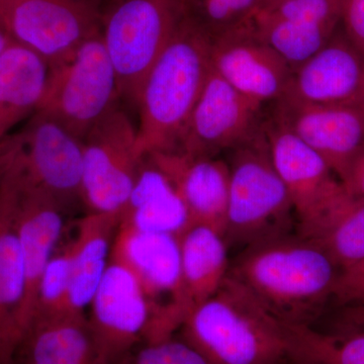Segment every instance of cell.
Listing matches in <instances>:
<instances>
[{
  "label": "cell",
  "mask_w": 364,
  "mask_h": 364,
  "mask_svg": "<svg viewBox=\"0 0 364 364\" xmlns=\"http://www.w3.org/2000/svg\"><path fill=\"white\" fill-rule=\"evenodd\" d=\"M212 38L188 16L144 80L136 111L143 156L174 151L210 71Z\"/></svg>",
  "instance_id": "cell-1"
},
{
  "label": "cell",
  "mask_w": 364,
  "mask_h": 364,
  "mask_svg": "<svg viewBox=\"0 0 364 364\" xmlns=\"http://www.w3.org/2000/svg\"><path fill=\"white\" fill-rule=\"evenodd\" d=\"M182 336L212 364H286L291 359L287 326L238 280L227 275L191 311Z\"/></svg>",
  "instance_id": "cell-2"
},
{
  "label": "cell",
  "mask_w": 364,
  "mask_h": 364,
  "mask_svg": "<svg viewBox=\"0 0 364 364\" xmlns=\"http://www.w3.org/2000/svg\"><path fill=\"white\" fill-rule=\"evenodd\" d=\"M339 272L316 244L284 236L249 246L228 275L284 323L310 325L316 309L331 298Z\"/></svg>",
  "instance_id": "cell-3"
},
{
  "label": "cell",
  "mask_w": 364,
  "mask_h": 364,
  "mask_svg": "<svg viewBox=\"0 0 364 364\" xmlns=\"http://www.w3.org/2000/svg\"><path fill=\"white\" fill-rule=\"evenodd\" d=\"M231 151L227 244L249 247L286 236L294 215L293 203L273 165L263 124L253 138Z\"/></svg>",
  "instance_id": "cell-4"
},
{
  "label": "cell",
  "mask_w": 364,
  "mask_h": 364,
  "mask_svg": "<svg viewBox=\"0 0 364 364\" xmlns=\"http://www.w3.org/2000/svg\"><path fill=\"white\" fill-rule=\"evenodd\" d=\"M186 16V0H111L100 14L121 100L135 111L148 72Z\"/></svg>",
  "instance_id": "cell-5"
},
{
  "label": "cell",
  "mask_w": 364,
  "mask_h": 364,
  "mask_svg": "<svg viewBox=\"0 0 364 364\" xmlns=\"http://www.w3.org/2000/svg\"><path fill=\"white\" fill-rule=\"evenodd\" d=\"M121 102L116 70L100 31L66 58L50 65L39 112L83 140Z\"/></svg>",
  "instance_id": "cell-6"
},
{
  "label": "cell",
  "mask_w": 364,
  "mask_h": 364,
  "mask_svg": "<svg viewBox=\"0 0 364 364\" xmlns=\"http://www.w3.org/2000/svg\"><path fill=\"white\" fill-rule=\"evenodd\" d=\"M111 257L135 275L149 303L151 322L144 343L173 337L186 321L179 237L138 231L119 223Z\"/></svg>",
  "instance_id": "cell-7"
},
{
  "label": "cell",
  "mask_w": 364,
  "mask_h": 364,
  "mask_svg": "<svg viewBox=\"0 0 364 364\" xmlns=\"http://www.w3.org/2000/svg\"><path fill=\"white\" fill-rule=\"evenodd\" d=\"M144 157L136 126L119 105L83 139L81 202L88 213L122 215Z\"/></svg>",
  "instance_id": "cell-8"
},
{
  "label": "cell",
  "mask_w": 364,
  "mask_h": 364,
  "mask_svg": "<svg viewBox=\"0 0 364 364\" xmlns=\"http://www.w3.org/2000/svg\"><path fill=\"white\" fill-rule=\"evenodd\" d=\"M263 132L293 203L299 237H306L348 191L324 158L275 117L263 124Z\"/></svg>",
  "instance_id": "cell-9"
},
{
  "label": "cell",
  "mask_w": 364,
  "mask_h": 364,
  "mask_svg": "<svg viewBox=\"0 0 364 364\" xmlns=\"http://www.w3.org/2000/svg\"><path fill=\"white\" fill-rule=\"evenodd\" d=\"M0 18L13 42L50 65L100 31V14L87 0H0Z\"/></svg>",
  "instance_id": "cell-10"
},
{
  "label": "cell",
  "mask_w": 364,
  "mask_h": 364,
  "mask_svg": "<svg viewBox=\"0 0 364 364\" xmlns=\"http://www.w3.org/2000/svg\"><path fill=\"white\" fill-rule=\"evenodd\" d=\"M88 328L100 364H123L145 342L151 310L142 287L112 259L90 303Z\"/></svg>",
  "instance_id": "cell-11"
},
{
  "label": "cell",
  "mask_w": 364,
  "mask_h": 364,
  "mask_svg": "<svg viewBox=\"0 0 364 364\" xmlns=\"http://www.w3.org/2000/svg\"><path fill=\"white\" fill-rule=\"evenodd\" d=\"M9 136L16 159L33 183L66 208L81 202L82 139L41 112Z\"/></svg>",
  "instance_id": "cell-12"
},
{
  "label": "cell",
  "mask_w": 364,
  "mask_h": 364,
  "mask_svg": "<svg viewBox=\"0 0 364 364\" xmlns=\"http://www.w3.org/2000/svg\"><path fill=\"white\" fill-rule=\"evenodd\" d=\"M261 107L218 75L212 67L174 151L217 157L253 138L262 128Z\"/></svg>",
  "instance_id": "cell-13"
},
{
  "label": "cell",
  "mask_w": 364,
  "mask_h": 364,
  "mask_svg": "<svg viewBox=\"0 0 364 364\" xmlns=\"http://www.w3.org/2000/svg\"><path fill=\"white\" fill-rule=\"evenodd\" d=\"M210 67L256 104L277 102L286 95L293 69L258 37L250 20L212 40Z\"/></svg>",
  "instance_id": "cell-14"
},
{
  "label": "cell",
  "mask_w": 364,
  "mask_h": 364,
  "mask_svg": "<svg viewBox=\"0 0 364 364\" xmlns=\"http://www.w3.org/2000/svg\"><path fill=\"white\" fill-rule=\"evenodd\" d=\"M274 105L273 117L317 151L343 181L364 150V100L312 105L282 98Z\"/></svg>",
  "instance_id": "cell-15"
},
{
  "label": "cell",
  "mask_w": 364,
  "mask_h": 364,
  "mask_svg": "<svg viewBox=\"0 0 364 364\" xmlns=\"http://www.w3.org/2000/svg\"><path fill=\"white\" fill-rule=\"evenodd\" d=\"M282 98L312 105L364 100V57L344 33H335L317 54L294 69Z\"/></svg>",
  "instance_id": "cell-16"
},
{
  "label": "cell",
  "mask_w": 364,
  "mask_h": 364,
  "mask_svg": "<svg viewBox=\"0 0 364 364\" xmlns=\"http://www.w3.org/2000/svg\"><path fill=\"white\" fill-rule=\"evenodd\" d=\"M149 156L176 186L188 208L191 224L210 227L224 235L229 198L228 162L217 157L191 156L179 151Z\"/></svg>",
  "instance_id": "cell-17"
},
{
  "label": "cell",
  "mask_w": 364,
  "mask_h": 364,
  "mask_svg": "<svg viewBox=\"0 0 364 364\" xmlns=\"http://www.w3.org/2000/svg\"><path fill=\"white\" fill-rule=\"evenodd\" d=\"M26 274L16 231L13 193L0 179V364H14L23 336Z\"/></svg>",
  "instance_id": "cell-18"
},
{
  "label": "cell",
  "mask_w": 364,
  "mask_h": 364,
  "mask_svg": "<svg viewBox=\"0 0 364 364\" xmlns=\"http://www.w3.org/2000/svg\"><path fill=\"white\" fill-rule=\"evenodd\" d=\"M14 364H100L82 314L37 316L26 328Z\"/></svg>",
  "instance_id": "cell-19"
},
{
  "label": "cell",
  "mask_w": 364,
  "mask_h": 364,
  "mask_svg": "<svg viewBox=\"0 0 364 364\" xmlns=\"http://www.w3.org/2000/svg\"><path fill=\"white\" fill-rule=\"evenodd\" d=\"M119 223L138 231L176 237L191 226L176 186L149 155L141 163Z\"/></svg>",
  "instance_id": "cell-20"
},
{
  "label": "cell",
  "mask_w": 364,
  "mask_h": 364,
  "mask_svg": "<svg viewBox=\"0 0 364 364\" xmlns=\"http://www.w3.org/2000/svg\"><path fill=\"white\" fill-rule=\"evenodd\" d=\"M50 76V64L18 43L0 56V143L39 112Z\"/></svg>",
  "instance_id": "cell-21"
},
{
  "label": "cell",
  "mask_w": 364,
  "mask_h": 364,
  "mask_svg": "<svg viewBox=\"0 0 364 364\" xmlns=\"http://www.w3.org/2000/svg\"><path fill=\"white\" fill-rule=\"evenodd\" d=\"M182 296L186 318L213 296L229 272L224 235L203 225H191L179 237Z\"/></svg>",
  "instance_id": "cell-22"
},
{
  "label": "cell",
  "mask_w": 364,
  "mask_h": 364,
  "mask_svg": "<svg viewBox=\"0 0 364 364\" xmlns=\"http://www.w3.org/2000/svg\"><path fill=\"white\" fill-rule=\"evenodd\" d=\"M121 215L87 213L79 222L72 245L70 306L85 315L111 261Z\"/></svg>",
  "instance_id": "cell-23"
},
{
  "label": "cell",
  "mask_w": 364,
  "mask_h": 364,
  "mask_svg": "<svg viewBox=\"0 0 364 364\" xmlns=\"http://www.w3.org/2000/svg\"><path fill=\"white\" fill-rule=\"evenodd\" d=\"M339 270L364 260V198L347 193L308 236Z\"/></svg>",
  "instance_id": "cell-24"
},
{
  "label": "cell",
  "mask_w": 364,
  "mask_h": 364,
  "mask_svg": "<svg viewBox=\"0 0 364 364\" xmlns=\"http://www.w3.org/2000/svg\"><path fill=\"white\" fill-rule=\"evenodd\" d=\"M254 31L291 68H298L328 44L337 30L332 23L272 20L253 14Z\"/></svg>",
  "instance_id": "cell-25"
},
{
  "label": "cell",
  "mask_w": 364,
  "mask_h": 364,
  "mask_svg": "<svg viewBox=\"0 0 364 364\" xmlns=\"http://www.w3.org/2000/svg\"><path fill=\"white\" fill-rule=\"evenodd\" d=\"M291 359L298 364H364V334L317 331L286 323Z\"/></svg>",
  "instance_id": "cell-26"
},
{
  "label": "cell",
  "mask_w": 364,
  "mask_h": 364,
  "mask_svg": "<svg viewBox=\"0 0 364 364\" xmlns=\"http://www.w3.org/2000/svg\"><path fill=\"white\" fill-rule=\"evenodd\" d=\"M71 279L72 245L69 243L60 250L57 248L43 272L33 318L37 316L72 312Z\"/></svg>",
  "instance_id": "cell-27"
},
{
  "label": "cell",
  "mask_w": 364,
  "mask_h": 364,
  "mask_svg": "<svg viewBox=\"0 0 364 364\" xmlns=\"http://www.w3.org/2000/svg\"><path fill=\"white\" fill-rule=\"evenodd\" d=\"M262 0H198L188 6V14L215 39L252 18Z\"/></svg>",
  "instance_id": "cell-28"
},
{
  "label": "cell",
  "mask_w": 364,
  "mask_h": 364,
  "mask_svg": "<svg viewBox=\"0 0 364 364\" xmlns=\"http://www.w3.org/2000/svg\"><path fill=\"white\" fill-rule=\"evenodd\" d=\"M123 364H212L186 340L171 338L144 343Z\"/></svg>",
  "instance_id": "cell-29"
},
{
  "label": "cell",
  "mask_w": 364,
  "mask_h": 364,
  "mask_svg": "<svg viewBox=\"0 0 364 364\" xmlns=\"http://www.w3.org/2000/svg\"><path fill=\"white\" fill-rule=\"evenodd\" d=\"M331 298L342 306H364V260L340 270Z\"/></svg>",
  "instance_id": "cell-30"
},
{
  "label": "cell",
  "mask_w": 364,
  "mask_h": 364,
  "mask_svg": "<svg viewBox=\"0 0 364 364\" xmlns=\"http://www.w3.org/2000/svg\"><path fill=\"white\" fill-rule=\"evenodd\" d=\"M343 33L364 57V0H340Z\"/></svg>",
  "instance_id": "cell-31"
},
{
  "label": "cell",
  "mask_w": 364,
  "mask_h": 364,
  "mask_svg": "<svg viewBox=\"0 0 364 364\" xmlns=\"http://www.w3.org/2000/svg\"><path fill=\"white\" fill-rule=\"evenodd\" d=\"M336 325L339 334H364V306H343Z\"/></svg>",
  "instance_id": "cell-32"
},
{
  "label": "cell",
  "mask_w": 364,
  "mask_h": 364,
  "mask_svg": "<svg viewBox=\"0 0 364 364\" xmlns=\"http://www.w3.org/2000/svg\"><path fill=\"white\" fill-rule=\"evenodd\" d=\"M342 183L351 196L364 198V150L352 162Z\"/></svg>",
  "instance_id": "cell-33"
},
{
  "label": "cell",
  "mask_w": 364,
  "mask_h": 364,
  "mask_svg": "<svg viewBox=\"0 0 364 364\" xmlns=\"http://www.w3.org/2000/svg\"><path fill=\"white\" fill-rule=\"evenodd\" d=\"M11 144L6 139V140L0 143V179H1L4 171H6L7 164H9V159H11Z\"/></svg>",
  "instance_id": "cell-34"
},
{
  "label": "cell",
  "mask_w": 364,
  "mask_h": 364,
  "mask_svg": "<svg viewBox=\"0 0 364 364\" xmlns=\"http://www.w3.org/2000/svg\"><path fill=\"white\" fill-rule=\"evenodd\" d=\"M11 42H13V41H11V36H9L6 26L4 25L1 18H0V56H1L2 53L4 52L7 46L11 44Z\"/></svg>",
  "instance_id": "cell-35"
},
{
  "label": "cell",
  "mask_w": 364,
  "mask_h": 364,
  "mask_svg": "<svg viewBox=\"0 0 364 364\" xmlns=\"http://www.w3.org/2000/svg\"><path fill=\"white\" fill-rule=\"evenodd\" d=\"M198 1V0H186V9H188V6L191 4H195V2Z\"/></svg>",
  "instance_id": "cell-36"
},
{
  "label": "cell",
  "mask_w": 364,
  "mask_h": 364,
  "mask_svg": "<svg viewBox=\"0 0 364 364\" xmlns=\"http://www.w3.org/2000/svg\"><path fill=\"white\" fill-rule=\"evenodd\" d=\"M286 364H298V363H294V361L291 360V361H289V363H287Z\"/></svg>",
  "instance_id": "cell-37"
},
{
  "label": "cell",
  "mask_w": 364,
  "mask_h": 364,
  "mask_svg": "<svg viewBox=\"0 0 364 364\" xmlns=\"http://www.w3.org/2000/svg\"><path fill=\"white\" fill-rule=\"evenodd\" d=\"M87 1L93 2V0H87Z\"/></svg>",
  "instance_id": "cell-38"
}]
</instances>
